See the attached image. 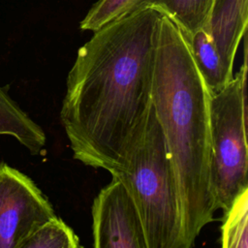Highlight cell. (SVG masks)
Here are the masks:
<instances>
[{"label": "cell", "instance_id": "obj_11", "mask_svg": "<svg viewBox=\"0 0 248 248\" xmlns=\"http://www.w3.org/2000/svg\"><path fill=\"white\" fill-rule=\"evenodd\" d=\"M248 189L239 194L224 211L221 226V245L224 248L248 247Z\"/></svg>", "mask_w": 248, "mask_h": 248}, {"label": "cell", "instance_id": "obj_7", "mask_svg": "<svg viewBox=\"0 0 248 248\" xmlns=\"http://www.w3.org/2000/svg\"><path fill=\"white\" fill-rule=\"evenodd\" d=\"M248 0H214L202 27L210 36L224 71L232 78V67L240 40L247 31Z\"/></svg>", "mask_w": 248, "mask_h": 248}, {"label": "cell", "instance_id": "obj_13", "mask_svg": "<svg viewBox=\"0 0 248 248\" xmlns=\"http://www.w3.org/2000/svg\"><path fill=\"white\" fill-rule=\"evenodd\" d=\"M149 0H99L80 22V29L96 31L108 22L146 6Z\"/></svg>", "mask_w": 248, "mask_h": 248}, {"label": "cell", "instance_id": "obj_8", "mask_svg": "<svg viewBox=\"0 0 248 248\" xmlns=\"http://www.w3.org/2000/svg\"><path fill=\"white\" fill-rule=\"evenodd\" d=\"M0 135L16 139L32 155L40 154L46 141L43 129L0 86Z\"/></svg>", "mask_w": 248, "mask_h": 248}, {"label": "cell", "instance_id": "obj_6", "mask_svg": "<svg viewBox=\"0 0 248 248\" xmlns=\"http://www.w3.org/2000/svg\"><path fill=\"white\" fill-rule=\"evenodd\" d=\"M96 196L92 205L93 246L147 248L142 222L124 183L115 175Z\"/></svg>", "mask_w": 248, "mask_h": 248}, {"label": "cell", "instance_id": "obj_1", "mask_svg": "<svg viewBox=\"0 0 248 248\" xmlns=\"http://www.w3.org/2000/svg\"><path fill=\"white\" fill-rule=\"evenodd\" d=\"M161 12L143 6L113 19L79 47L60 118L74 158L119 171L152 107Z\"/></svg>", "mask_w": 248, "mask_h": 248}, {"label": "cell", "instance_id": "obj_3", "mask_svg": "<svg viewBox=\"0 0 248 248\" xmlns=\"http://www.w3.org/2000/svg\"><path fill=\"white\" fill-rule=\"evenodd\" d=\"M117 176L140 213L147 248H183L177 181L153 105Z\"/></svg>", "mask_w": 248, "mask_h": 248}, {"label": "cell", "instance_id": "obj_12", "mask_svg": "<svg viewBox=\"0 0 248 248\" xmlns=\"http://www.w3.org/2000/svg\"><path fill=\"white\" fill-rule=\"evenodd\" d=\"M79 239L62 219L52 216L39 226L23 242L21 248H78Z\"/></svg>", "mask_w": 248, "mask_h": 248}, {"label": "cell", "instance_id": "obj_9", "mask_svg": "<svg viewBox=\"0 0 248 248\" xmlns=\"http://www.w3.org/2000/svg\"><path fill=\"white\" fill-rule=\"evenodd\" d=\"M186 39L195 65L210 94L220 91L232 78L225 73L210 36L203 28H201Z\"/></svg>", "mask_w": 248, "mask_h": 248}, {"label": "cell", "instance_id": "obj_10", "mask_svg": "<svg viewBox=\"0 0 248 248\" xmlns=\"http://www.w3.org/2000/svg\"><path fill=\"white\" fill-rule=\"evenodd\" d=\"M214 0H149L152 6L166 14L188 37L202 28Z\"/></svg>", "mask_w": 248, "mask_h": 248}, {"label": "cell", "instance_id": "obj_2", "mask_svg": "<svg viewBox=\"0 0 248 248\" xmlns=\"http://www.w3.org/2000/svg\"><path fill=\"white\" fill-rule=\"evenodd\" d=\"M210 95L185 35L161 13L152 105L177 181L183 248L194 245L217 210L211 183Z\"/></svg>", "mask_w": 248, "mask_h": 248}, {"label": "cell", "instance_id": "obj_5", "mask_svg": "<svg viewBox=\"0 0 248 248\" xmlns=\"http://www.w3.org/2000/svg\"><path fill=\"white\" fill-rule=\"evenodd\" d=\"M54 215L50 202L28 175L0 162V248H21Z\"/></svg>", "mask_w": 248, "mask_h": 248}, {"label": "cell", "instance_id": "obj_4", "mask_svg": "<svg viewBox=\"0 0 248 248\" xmlns=\"http://www.w3.org/2000/svg\"><path fill=\"white\" fill-rule=\"evenodd\" d=\"M244 62L220 91L210 95L211 183L217 209L226 211L248 189L246 140V33Z\"/></svg>", "mask_w": 248, "mask_h": 248}]
</instances>
